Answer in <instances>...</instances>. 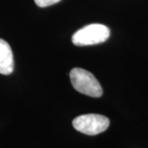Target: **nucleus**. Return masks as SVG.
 I'll return each mask as SVG.
<instances>
[{
    "label": "nucleus",
    "instance_id": "4",
    "mask_svg": "<svg viewBox=\"0 0 148 148\" xmlns=\"http://www.w3.org/2000/svg\"><path fill=\"white\" fill-rule=\"evenodd\" d=\"M14 69L13 53L8 43L0 39V74L9 75Z\"/></svg>",
    "mask_w": 148,
    "mask_h": 148
},
{
    "label": "nucleus",
    "instance_id": "1",
    "mask_svg": "<svg viewBox=\"0 0 148 148\" xmlns=\"http://www.w3.org/2000/svg\"><path fill=\"white\" fill-rule=\"evenodd\" d=\"M71 83L78 92L91 97H101L103 90L94 75L80 68H74L70 72Z\"/></svg>",
    "mask_w": 148,
    "mask_h": 148
},
{
    "label": "nucleus",
    "instance_id": "2",
    "mask_svg": "<svg viewBox=\"0 0 148 148\" xmlns=\"http://www.w3.org/2000/svg\"><path fill=\"white\" fill-rule=\"evenodd\" d=\"M110 36V31L102 24H90L75 32L72 41L77 46H87L106 42Z\"/></svg>",
    "mask_w": 148,
    "mask_h": 148
},
{
    "label": "nucleus",
    "instance_id": "3",
    "mask_svg": "<svg viewBox=\"0 0 148 148\" xmlns=\"http://www.w3.org/2000/svg\"><path fill=\"white\" fill-rule=\"evenodd\" d=\"M73 126L78 132L93 136L105 132L110 126V119L101 114H82L74 119Z\"/></svg>",
    "mask_w": 148,
    "mask_h": 148
},
{
    "label": "nucleus",
    "instance_id": "5",
    "mask_svg": "<svg viewBox=\"0 0 148 148\" xmlns=\"http://www.w3.org/2000/svg\"><path fill=\"white\" fill-rule=\"evenodd\" d=\"M60 1L61 0H35V3L40 8H45V7L55 4Z\"/></svg>",
    "mask_w": 148,
    "mask_h": 148
}]
</instances>
